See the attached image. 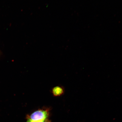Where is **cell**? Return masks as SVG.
Here are the masks:
<instances>
[{
	"label": "cell",
	"mask_w": 122,
	"mask_h": 122,
	"mask_svg": "<svg viewBox=\"0 0 122 122\" xmlns=\"http://www.w3.org/2000/svg\"><path fill=\"white\" fill-rule=\"evenodd\" d=\"M26 122H34L30 121H29V120H27V121H26ZM42 122H51V121H50V120H47V121H45Z\"/></svg>",
	"instance_id": "3"
},
{
	"label": "cell",
	"mask_w": 122,
	"mask_h": 122,
	"mask_svg": "<svg viewBox=\"0 0 122 122\" xmlns=\"http://www.w3.org/2000/svg\"><path fill=\"white\" fill-rule=\"evenodd\" d=\"M51 93L55 97H59L63 95L65 93V89L63 87L57 86L52 89Z\"/></svg>",
	"instance_id": "2"
},
{
	"label": "cell",
	"mask_w": 122,
	"mask_h": 122,
	"mask_svg": "<svg viewBox=\"0 0 122 122\" xmlns=\"http://www.w3.org/2000/svg\"><path fill=\"white\" fill-rule=\"evenodd\" d=\"M50 108H44L34 111L26 116L27 120L34 122H42L49 119L50 115Z\"/></svg>",
	"instance_id": "1"
}]
</instances>
